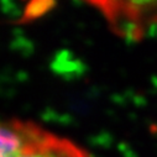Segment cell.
<instances>
[{
    "label": "cell",
    "instance_id": "6da1fadb",
    "mask_svg": "<svg viewBox=\"0 0 157 157\" xmlns=\"http://www.w3.org/2000/svg\"><path fill=\"white\" fill-rule=\"evenodd\" d=\"M0 157H93L73 140L33 121L0 119Z\"/></svg>",
    "mask_w": 157,
    "mask_h": 157
}]
</instances>
